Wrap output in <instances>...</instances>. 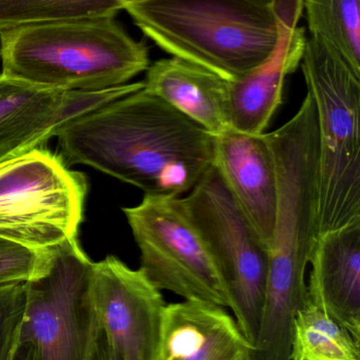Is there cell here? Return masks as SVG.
I'll return each instance as SVG.
<instances>
[{
	"mask_svg": "<svg viewBox=\"0 0 360 360\" xmlns=\"http://www.w3.org/2000/svg\"><path fill=\"white\" fill-rule=\"evenodd\" d=\"M253 350L228 309L192 300L165 306L156 360H252Z\"/></svg>",
	"mask_w": 360,
	"mask_h": 360,
	"instance_id": "5bb4252c",
	"label": "cell"
},
{
	"mask_svg": "<svg viewBox=\"0 0 360 360\" xmlns=\"http://www.w3.org/2000/svg\"><path fill=\"white\" fill-rule=\"evenodd\" d=\"M0 77H1V74H0Z\"/></svg>",
	"mask_w": 360,
	"mask_h": 360,
	"instance_id": "d4e9b609",
	"label": "cell"
},
{
	"mask_svg": "<svg viewBox=\"0 0 360 360\" xmlns=\"http://www.w3.org/2000/svg\"><path fill=\"white\" fill-rule=\"evenodd\" d=\"M90 293L116 360H156L166 302L141 270L113 255L92 262Z\"/></svg>",
	"mask_w": 360,
	"mask_h": 360,
	"instance_id": "30bf717a",
	"label": "cell"
},
{
	"mask_svg": "<svg viewBox=\"0 0 360 360\" xmlns=\"http://www.w3.org/2000/svg\"><path fill=\"white\" fill-rule=\"evenodd\" d=\"M308 297L360 340V217L317 237Z\"/></svg>",
	"mask_w": 360,
	"mask_h": 360,
	"instance_id": "9a60e30c",
	"label": "cell"
},
{
	"mask_svg": "<svg viewBox=\"0 0 360 360\" xmlns=\"http://www.w3.org/2000/svg\"><path fill=\"white\" fill-rule=\"evenodd\" d=\"M53 250L36 251L0 238V287L25 283L44 275Z\"/></svg>",
	"mask_w": 360,
	"mask_h": 360,
	"instance_id": "ffe728a7",
	"label": "cell"
},
{
	"mask_svg": "<svg viewBox=\"0 0 360 360\" xmlns=\"http://www.w3.org/2000/svg\"><path fill=\"white\" fill-rule=\"evenodd\" d=\"M213 139V166L270 249L278 181L266 133L251 134L228 128Z\"/></svg>",
	"mask_w": 360,
	"mask_h": 360,
	"instance_id": "4fadbf2b",
	"label": "cell"
},
{
	"mask_svg": "<svg viewBox=\"0 0 360 360\" xmlns=\"http://www.w3.org/2000/svg\"><path fill=\"white\" fill-rule=\"evenodd\" d=\"M290 360H360V340L308 297L294 321Z\"/></svg>",
	"mask_w": 360,
	"mask_h": 360,
	"instance_id": "e0dca14e",
	"label": "cell"
},
{
	"mask_svg": "<svg viewBox=\"0 0 360 360\" xmlns=\"http://www.w3.org/2000/svg\"><path fill=\"white\" fill-rule=\"evenodd\" d=\"M91 266L76 239L53 249L48 271L27 283L19 344L27 345L36 360H90L101 334Z\"/></svg>",
	"mask_w": 360,
	"mask_h": 360,
	"instance_id": "9c48e42d",
	"label": "cell"
},
{
	"mask_svg": "<svg viewBox=\"0 0 360 360\" xmlns=\"http://www.w3.org/2000/svg\"><path fill=\"white\" fill-rule=\"evenodd\" d=\"M181 198L225 283L237 325L254 347L266 302L270 249L215 167Z\"/></svg>",
	"mask_w": 360,
	"mask_h": 360,
	"instance_id": "52a82bcc",
	"label": "cell"
},
{
	"mask_svg": "<svg viewBox=\"0 0 360 360\" xmlns=\"http://www.w3.org/2000/svg\"><path fill=\"white\" fill-rule=\"evenodd\" d=\"M310 37L333 49L360 76V0H302Z\"/></svg>",
	"mask_w": 360,
	"mask_h": 360,
	"instance_id": "ac0fdd59",
	"label": "cell"
},
{
	"mask_svg": "<svg viewBox=\"0 0 360 360\" xmlns=\"http://www.w3.org/2000/svg\"><path fill=\"white\" fill-rule=\"evenodd\" d=\"M278 181L266 302L252 360H290L294 321L308 300L306 266L317 240L318 127L309 93L295 115L266 133Z\"/></svg>",
	"mask_w": 360,
	"mask_h": 360,
	"instance_id": "7a4b0ae2",
	"label": "cell"
},
{
	"mask_svg": "<svg viewBox=\"0 0 360 360\" xmlns=\"http://www.w3.org/2000/svg\"><path fill=\"white\" fill-rule=\"evenodd\" d=\"M279 17V41L272 56L236 82H230V126L240 132L263 134L283 103L287 76L302 63L306 29L298 27L302 0L274 2Z\"/></svg>",
	"mask_w": 360,
	"mask_h": 360,
	"instance_id": "7c38bea8",
	"label": "cell"
},
{
	"mask_svg": "<svg viewBox=\"0 0 360 360\" xmlns=\"http://www.w3.org/2000/svg\"><path fill=\"white\" fill-rule=\"evenodd\" d=\"M1 75L40 88L101 91L147 71L149 52L114 17L29 23L0 32Z\"/></svg>",
	"mask_w": 360,
	"mask_h": 360,
	"instance_id": "3957f363",
	"label": "cell"
},
{
	"mask_svg": "<svg viewBox=\"0 0 360 360\" xmlns=\"http://www.w3.org/2000/svg\"><path fill=\"white\" fill-rule=\"evenodd\" d=\"M27 304V283L0 287V360H13Z\"/></svg>",
	"mask_w": 360,
	"mask_h": 360,
	"instance_id": "44dd1931",
	"label": "cell"
},
{
	"mask_svg": "<svg viewBox=\"0 0 360 360\" xmlns=\"http://www.w3.org/2000/svg\"><path fill=\"white\" fill-rule=\"evenodd\" d=\"M143 84L213 136L230 128V82L213 72L171 57L150 65Z\"/></svg>",
	"mask_w": 360,
	"mask_h": 360,
	"instance_id": "2e32d148",
	"label": "cell"
},
{
	"mask_svg": "<svg viewBox=\"0 0 360 360\" xmlns=\"http://www.w3.org/2000/svg\"><path fill=\"white\" fill-rule=\"evenodd\" d=\"M144 88L143 82L101 91H61L0 77V164L44 148L74 118Z\"/></svg>",
	"mask_w": 360,
	"mask_h": 360,
	"instance_id": "8fae6325",
	"label": "cell"
},
{
	"mask_svg": "<svg viewBox=\"0 0 360 360\" xmlns=\"http://www.w3.org/2000/svg\"><path fill=\"white\" fill-rule=\"evenodd\" d=\"M13 360H36V359L31 349L27 345L19 344L16 354H15L14 359Z\"/></svg>",
	"mask_w": 360,
	"mask_h": 360,
	"instance_id": "603a6c76",
	"label": "cell"
},
{
	"mask_svg": "<svg viewBox=\"0 0 360 360\" xmlns=\"http://www.w3.org/2000/svg\"><path fill=\"white\" fill-rule=\"evenodd\" d=\"M90 360H116L106 342L101 330L94 349H93L92 354H91Z\"/></svg>",
	"mask_w": 360,
	"mask_h": 360,
	"instance_id": "7402d4cb",
	"label": "cell"
},
{
	"mask_svg": "<svg viewBox=\"0 0 360 360\" xmlns=\"http://www.w3.org/2000/svg\"><path fill=\"white\" fill-rule=\"evenodd\" d=\"M300 65L318 127V237L360 217V76L319 38Z\"/></svg>",
	"mask_w": 360,
	"mask_h": 360,
	"instance_id": "5b68a950",
	"label": "cell"
},
{
	"mask_svg": "<svg viewBox=\"0 0 360 360\" xmlns=\"http://www.w3.org/2000/svg\"><path fill=\"white\" fill-rule=\"evenodd\" d=\"M86 176L37 148L0 164V238L36 251L77 239Z\"/></svg>",
	"mask_w": 360,
	"mask_h": 360,
	"instance_id": "8992f818",
	"label": "cell"
},
{
	"mask_svg": "<svg viewBox=\"0 0 360 360\" xmlns=\"http://www.w3.org/2000/svg\"><path fill=\"white\" fill-rule=\"evenodd\" d=\"M67 165L80 164L137 186L180 197L213 167V135L145 89L91 110L56 135Z\"/></svg>",
	"mask_w": 360,
	"mask_h": 360,
	"instance_id": "6da1fadb",
	"label": "cell"
},
{
	"mask_svg": "<svg viewBox=\"0 0 360 360\" xmlns=\"http://www.w3.org/2000/svg\"><path fill=\"white\" fill-rule=\"evenodd\" d=\"M123 212L141 252L139 270L154 287L232 310L225 283L181 196L144 195L139 205Z\"/></svg>",
	"mask_w": 360,
	"mask_h": 360,
	"instance_id": "ba28073f",
	"label": "cell"
},
{
	"mask_svg": "<svg viewBox=\"0 0 360 360\" xmlns=\"http://www.w3.org/2000/svg\"><path fill=\"white\" fill-rule=\"evenodd\" d=\"M125 11L161 50L230 82L278 46V13L266 0H142Z\"/></svg>",
	"mask_w": 360,
	"mask_h": 360,
	"instance_id": "277c9868",
	"label": "cell"
},
{
	"mask_svg": "<svg viewBox=\"0 0 360 360\" xmlns=\"http://www.w3.org/2000/svg\"><path fill=\"white\" fill-rule=\"evenodd\" d=\"M266 1L273 2V4H274V2L277 1V0H266Z\"/></svg>",
	"mask_w": 360,
	"mask_h": 360,
	"instance_id": "cb8c5ba5",
	"label": "cell"
},
{
	"mask_svg": "<svg viewBox=\"0 0 360 360\" xmlns=\"http://www.w3.org/2000/svg\"><path fill=\"white\" fill-rule=\"evenodd\" d=\"M142 0H0V32L29 23L116 17Z\"/></svg>",
	"mask_w": 360,
	"mask_h": 360,
	"instance_id": "d6986e66",
	"label": "cell"
}]
</instances>
